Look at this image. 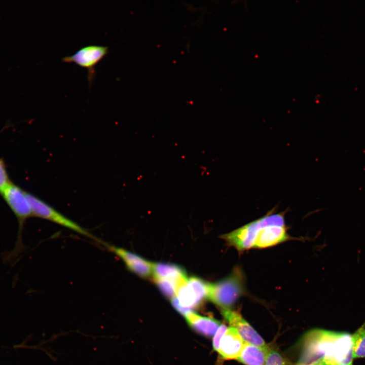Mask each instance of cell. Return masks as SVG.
<instances>
[{
    "instance_id": "16",
    "label": "cell",
    "mask_w": 365,
    "mask_h": 365,
    "mask_svg": "<svg viewBox=\"0 0 365 365\" xmlns=\"http://www.w3.org/2000/svg\"><path fill=\"white\" fill-rule=\"evenodd\" d=\"M265 365L292 364L277 351L269 348Z\"/></svg>"
},
{
    "instance_id": "7",
    "label": "cell",
    "mask_w": 365,
    "mask_h": 365,
    "mask_svg": "<svg viewBox=\"0 0 365 365\" xmlns=\"http://www.w3.org/2000/svg\"><path fill=\"white\" fill-rule=\"evenodd\" d=\"M108 53V47L100 45H89L80 49L75 54L63 57L66 63H75L88 70V80L91 86L95 76V66Z\"/></svg>"
},
{
    "instance_id": "17",
    "label": "cell",
    "mask_w": 365,
    "mask_h": 365,
    "mask_svg": "<svg viewBox=\"0 0 365 365\" xmlns=\"http://www.w3.org/2000/svg\"><path fill=\"white\" fill-rule=\"evenodd\" d=\"M228 327L225 324H221L213 339V347L215 351H217L220 348L221 341L225 334Z\"/></svg>"
},
{
    "instance_id": "2",
    "label": "cell",
    "mask_w": 365,
    "mask_h": 365,
    "mask_svg": "<svg viewBox=\"0 0 365 365\" xmlns=\"http://www.w3.org/2000/svg\"><path fill=\"white\" fill-rule=\"evenodd\" d=\"M302 356L297 365H311L321 358L353 362L352 335L346 332L314 330L304 340Z\"/></svg>"
},
{
    "instance_id": "8",
    "label": "cell",
    "mask_w": 365,
    "mask_h": 365,
    "mask_svg": "<svg viewBox=\"0 0 365 365\" xmlns=\"http://www.w3.org/2000/svg\"><path fill=\"white\" fill-rule=\"evenodd\" d=\"M106 247L122 260L130 272L142 278H149L153 276V263L120 247L107 245Z\"/></svg>"
},
{
    "instance_id": "11",
    "label": "cell",
    "mask_w": 365,
    "mask_h": 365,
    "mask_svg": "<svg viewBox=\"0 0 365 365\" xmlns=\"http://www.w3.org/2000/svg\"><path fill=\"white\" fill-rule=\"evenodd\" d=\"M154 279H164L181 284L188 277L184 269L179 266L167 263H155L153 265Z\"/></svg>"
},
{
    "instance_id": "10",
    "label": "cell",
    "mask_w": 365,
    "mask_h": 365,
    "mask_svg": "<svg viewBox=\"0 0 365 365\" xmlns=\"http://www.w3.org/2000/svg\"><path fill=\"white\" fill-rule=\"evenodd\" d=\"M244 344V341L233 327H228L223 337L218 350L223 359L226 360L237 359Z\"/></svg>"
},
{
    "instance_id": "19",
    "label": "cell",
    "mask_w": 365,
    "mask_h": 365,
    "mask_svg": "<svg viewBox=\"0 0 365 365\" xmlns=\"http://www.w3.org/2000/svg\"><path fill=\"white\" fill-rule=\"evenodd\" d=\"M311 365H353V362L342 363L330 359L321 358Z\"/></svg>"
},
{
    "instance_id": "6",
    "label": "cell",
    "mask_w": 365,
    "mask_h": 365,
    "mask_svg": "<svg viewBox=\"0 0 365 365\" xmlns=\"http://www.w3.org/2000/svg\"><path fill=\"white\" fill-rule=\"evenodd\" d=\"M209 284L197 277H187L178 288L175 297L181 307L192 310L208 298Z\"/></svg>"
},
{
    "instance_id": "4",
    "label": "cell",
    "mask_w": 365,
    "mask_h": 365,
    "mask_svg": "<svg viewBox=\"0 0 365 365\" xmlns=\"http://www.w3.org/2000/svg\"><path fill=\"white\" fill-rule=\"evenodd\" d=\"M245 293V276L237 266L226 277L209 284L208 299L222 309H230Z\"/></svg>"
},
{
    "instance_id": "1",
    "label": "cell",
    "mask_w": 365,
    "mask_h": 365,
    "mask_svg": "<svg viewBox=\"0 0 365 365\" xmlns=\"http://www.w3.org/2000/svg\"><path fill=\"white\" fill-rule=\"evenodd\" d=\"M274 207L264 216L222 236L239 252L271 247L292 239L285 225V211L275 213Z\"/></svg>"
},
{
    "instance_id": "14",
    "label": "cell",
    "mask_w": 365,
    "mask_h": 365,
    "mask_svg": "<svg viewBox=\"0 0 365 365\" xmlns=\"http://www.w3.org/2000/svg\"><path fill=\"white\" fill-rule=\"evenodd\" d=\"M353 359L365 358V322L352 335Z\"/></svg>"
},
{
    "instance_id": "5",
    "label": "cell",
    "mask_w": 365,
    "mask_h": 365,
    "mask_svg": "<svg viewBox=\"0 0 365 365\" xmlns=\"http://www.w3.org/2000/svg\"><path fill=\"white\" fill-rule=\"evenodd\" d=\"M32 216L46 220L97 241L99 240L78 223L61 214L38 197L25 192Z\"/></svg>"
},
{
    "instance_id": "13",
    "label": "cell",
    "mask_w": 365,
    "mask_h": 365,
    "mask_svg": "<svg viewBox=\"0 0 365 365\" xmlns=\"http://www.w3.org/2000/svg\"><path fill=\"white\" fill-rule=\"evenodd\" d=\"M188 324L205 336H212L220 326V322L211 317L202 316L193 312L185 315Z\"/></svg>"
},
{
    "instance_id": "9",
    "label": "cell",
    "mask_w": 365,
    "mask_h": 365,
    "mask_svg": "<svg viewBox=\"0 0 365 365\" xmlns=\"http://www.w3.org/2000/svg\"><path fill=\"white\" fill-rule=\"evenodd\" d=\"M222 312L231 327L237 331L244 342L259 347L267 346L261 336L239 313L231 309H222Z\"/></svg>"
},
{
    "instance_id": "15",
    "label": "cell",
    "mask_w": 365,
    "mask_h": 365,
    "mask_svg": "<svg viewBox=\"0 0 365 365\" xmlns=\"http://www.w3.org/2000/svg\"><path fill=\"white\" fill-rule=\"evenodd\" d=\"M160 291L171 300L175 297L177 290L181 284L173 281L164 279H154Z\"/></svg>"
},
{
    "instance_id": "3",
    "label": "cell",
    "mask_w": 365,
    "mask_h": 365,
    "mask_svg": "<svg viewBox=\"0 0 365 365\" xmlns=\"http://www.w3.org/2000/svg\"><path fill=\"white\" fill-rule=\"evenodd\" d=\"M4 200L11 209L18 221V230L16 242L12 251L5 256V260L12 262L24 249L22 235L26 221L32 216L25 192L14 184L9 182L0 192Z\"/></svg>"
},
{
    "instance_id": "18",
    "label": "cell",
    "mask_w": 365,
    "mask_h": 365,
    "mask_svg": "<svg viewBox=\"0 0 365 365\" xmlns=\"http://www.w3.org/2000/svg\"><path fill=\"white\" fill-rule=\"evenodd\" d=\"M10 182L5 163L0 159V192Z\"/></svg>"
},
{
    "instance_id": "12",
    "label": "cell",
    "mask_w": 365,
    "mask_h": 365,
    "mask_svg": "<svg viewBox=\"0 0 365 365\" xmlns=\"http://www.w3.org/2000/svg\"><path fill=\"white\" fill-rule=\"evenodd\" d=\"M269 348L259 347L244 342L237 360L245 365H265Z\"/></svg>"
}]
</instances>
